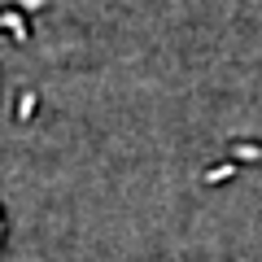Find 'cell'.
Segmentation results:
<instances>
[{
    "label": "cell",
    "mask_w": 262,
    "mask_h": 262,
    "mask_svg": "<svg viewBox=\"0 0 262 262\" xmlns=\"http://www.w3.org/2000/svg\"><path fill=\"white\" fill-rule=\"evenodd\" d=\"M0 18H5V27H9L18 39H27V27H22V18H18V13H0Z\"/></svg>",
    "instance_id": "1"
},
{
    "label": "cell",
    "mask_w": 262,
    "mask_h": 262,
    "mask_svg": "<svg viewBox=\"0 0 262 262\" xmlns=\"http://www.w3.org/2000/svg\"><path fill=\"white\" fill-rule=\"evenodd\" d=\"M18 5H22V9H27V13H35V9H44V0H18Z\"/></svg>",
    "instance_id": "5"
},
{
    "label": "cell",
    "mask_w": 262,
    "mask_h": 262,
    "mask_svg": "<svg viewBox=\"0 0 262 262\" xmlns=\"http://www.w3.org/2000/svg\"><path fill=\"white\" fill-rule=\"evenodd\" d=\"M236 158H241V162H258L262 149H258V144H236Z\"/></svg>",
    "instance_id": "2"
},
{
    "label": "cell",
    "mask_w": 262,
    "mask_h": 262,
    "mask_svg": "<svg viewBox=\"0 0 262 262\" xmlns=\"http://www.w3.org/2000/svg\"><path fill=\"white\" fill-rule=\"evenodd\" d=\"M227 175H232V166H219V170H210V175H206V179H210V184H223V179H227Z\"/></svg>",
    "instance_id": "4"
},
{
    "label": "cell",
    "mask_w": 262,
    "mask_h": 262,
    "mask_svg": "<svg viewBox=\"0 0 262 262\" xmlns=\"http://www.w3.org/2000/svg\"><path fill=\"white\" fill-rule=\"evenodd\" d=\"M35 114V92H22V101H18V118H31Z\"/></svg>",
    "instance_id": "3"
},
{
    "label": "cell",
    "mask_w": 262,
    "mask_h": 262,
    "mask_svg": "<svg viewBox=\"0 0 262 262\" xmlns=\"http://www.w3.org/2000/svg\"><path fill=\"white\" fill-rule=\"evenodd\" d=\"M0 27H5V18H0Z\"/></svg>",
    "instance_id": "6"
}]
</instances>
